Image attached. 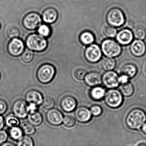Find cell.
<instances>
[{
	"label": "cell",
	"mask_w": 146,
	"mask_h": 146,
	"mask_svg": "<svg viewBox=\"0 0 146 146\" xmlns=\"http://www.w3.org/2000/svg\"><path fill=\"white\" fill-rule=\"evenodd\" d=\"M146 122V113L140 108L131 110L125 119L127 127L131 130L139 129Z\"/></svg>",
	"instance_id": "6da1fadb"
},
{
	"label": "cell",
	"mask_w": 146,
	"mask_h": 146,
	"mask_svg": "<svg viewBox=\"0 0 146 146\" xmlns=\"http://www.w3.org/2000/svg\"><path fill=\"white\" fill-rule=\"evenodd\" d=\"M26 43L29 49L36 52L45 50L48 45L47 42L44 37L36 34L30 35L27 37Z\"/></svg>",
	"instance_id": "7a4b0ae2"
},
{
	"label": "cell",
	"mask_w": 146,
	"mask_h": 146,
	"mask_svg": "<svg viewBox=\"0 0 146 146\" xmlns=\"http://www.w3.org/2000/svg\"><path fill=\"white\" fill-rule=\"evenodd\" d=\"M102 51L105 56L108 58L117 57L121 52L120 45L113 40H105L102 43Z\"/></svg>",
	"instance_id": "3957f363"
},
{
	"label": "cell",
	"mask_w": 146,
	"mask_h": 146,
	"mask_svg": "<svg viewBox=\"0 0 146 146\" xmlns=\"http://www.w3.org/2000/svg\"><path fill=\"white\" fill-rule=\"evenodd\" d=\"M105 101L109 107L117 108L119 107L123 104V95L117 90L111 89L108 90L105 96Z\"/></svg>",
	"instance_id": "277c9868"
},
{
	"label": "cell",
	"mask_w": 146,
	"mask_h": 146,
	"mask_svg": "<svg viewBox=\"0 0 146 146\" xmlns=\"http://www.w3.org/2000/svg\"><path fill=\"white\" fill-rule=\"evenodd\" d=\"M106 19L108 23L112 27H120L125 22L123 13L122 10L116 7L112 8L108 11Z\"/></svg>",
	"instance_id": "5b68a950"
},
{
	"label": "cell",
	"mask_w": 146,
	"mask_h": 146,
	"mask_svg": "<svg viewBox=\"0 0 146 146\" xmlns=\"http://www.w3.org/2000/svg\"><path fill=\"white\" fill-rule=\"evenodd\" d=\"M55 73V68L52 65L49 64H45L38 69L37 78L42 83H48L53 79Z\"/></svg>",
	"instance_id": "8992f818"
},
{
	"label": "cell",
	"mask_w": 146,
	"mask_h": 146,
	"mask_svg": "<svg viewBox=\"0 0 146 146\" xmlns=\"http://www.w3.org/2000/svg\"><path fill=\"white\" fill-rule=\"evenodd\" d=\"M42 19L40 16L36 13H29L24 18L23 23L27 29L35 30L41 25Z\"/></svg>",
	"instance_id": "52a82bcc"
},
{
	"label": "cell",
	"mask_w": 146,
	"mask_h": 146,
	"mask_svg": "<svg viewBox=\"0 0 146 146\" xmlns=\"http://www.w3.org/2000/svg\"><path fill=\"white\" fill-rule=\"evenodd\" d=\"M86 59L91 63L98 62L102 57V51L96 44H92L87 48L85 52Z\"/></svg>",
	"instance_id": "ba28073f"
},
{
	"label": "cell",
	"mask_w": 146,
	"mask_h": 146,
	"mask_svg": "<svg viewBox=\"0 0 146 146\" xmlns=\"http://www.w3.org/2000/svg\"><path fill=\"white\" fill-rule=\"evenodd\" d=\"M119 77L117 73L112 71H108L102 76V80L106 88L113 89L117 88L119 84Z\"/></svg>",
	"instance_id": "9c48e42d"
},
{
	"label": "cell",
	"mask_w": 146,
	"mask_h": 146,
	"mask_svg": "<svg viewBox=\"0 0 146 146\" xmlns=\"http://www.w3.org/2000/svg\"><path fill=\"white\" fill-rule=\"evenodd\" d=\"M12 109L14 115L19 118H25L29 114L28 106L23 100H18L15 101L13 105Z\"/></svg>",
	"instance_id": "30bf717a"
},
{
	"label": "cell",
	"mask_w": 146,
	"mask_h": 146,
	"mask_svg": "<svg viewBox=\"0 0 146 146\" xmlns=\"http://www.w3.org/2000/svg\"><path fill=\"white\" fill-rule=\"evenodd\" d=\"M24 48V44L23 41L17 38H13L8 44V52L11 55L15 57L22 54Z\"/></svg>",
	"instance_id": "8fae6325"
},
{
	"label": "cell",
	"mask_w": 146,
	"mask_h": 146,
	"mask_svg": "<svg viewBox=\"0 0 146 146\" xmlns=\"http://www.w3.org/2000/svg\"><path fill=\"white\" fill-rule=\"evenodd\" d=\"M46 118L49 123L56 126L60 125L63 123L64 116L59 110L52 108L47 113Z\"/></svg>",
	"instance_id": "7c38bea8"
},
{
	"label": "cell",
	"mask_w": 146,
	"mask_h": 146,
	"mask_svg": "<svg viewBox=\"0 0 146 146\" xmlns=\"http://www.w3.org/2000/svg\"><path fill=\"white\" fill-rule=\"evenodd\" d=\"M76 119L80 123H86L89 122L92 117L90 110L85 107L78 108L75 112Z\"/></svg>",
	"instance_id": "4fadbf2b"
},
{
	"label": "cell",
	"mask_w": 146,
	"mask_h": 146,
	"mask_svg": "<svg viewBox=\"0 0 146 146\" xmlns=\"http://www.w3.org/2000/svg\"><path fill=\"white\" fill-rule=\"evenodd\" d=\"M130 51L134 56L141 57L146 52V44L142 40H135L131 45Z\"/></svg>",
	"instance_id": "5bb4252c"
},
{
	"label": "cell",
	"mask_w": 146,
	"mask_h": 146,
	"mask_svg": "<svg viewBox=\"0 0 146 146\" xmlns=\"http://www.w3.org/2000/svg\"><path fill=\"white\" fill-rule=\"evenodd\" d=\"M77 104L75 98L70 96H66L63 97L60 101L61 108L66 112L73 111L76 107Z\"/></svg>",
	"instance_id": "9a60e30c"
},
{
	"label": "cell",
	"mask_w": 146,
	"mask_h": 146,
	"mask_svg": "<svg viewBox=\"0 0 146 146\" xmlns=\"http://www.w3.org/2000/svg\"><path fill=\"white\" fill-rule=\"evenodd\" d=\"M133 35L131 31L129 29H124L119 32L116 36V40L119 44L127 45L131 42Z\"/></svg>",
	"instance_id": "2e32d148"
},
{
	"label": "cell",
	"mask_w": 146,
	"mask_h": 146,
	"mask_svg": "<svg viewBox=\"0 0 146 146\" xmlns=\"http://www.w3.org/2000/svg\"><path fill=\"white\" fill-rule=\"evenodd\" d=\"M42 95L38 90H29L27 92L25 95V100L29 103H34L37 106L40 105L43 102Z\"/></svg>",
	"instance_id": "e0dca14e"
},
{
	"label": "cell",
	"mask_w": 146,
	"mask_h": 146,
	"mask_svg": "<svg viewBox=\"0 0 146 146\" xmlns=\"http://www.w3.org/2000/svg\"><path fill=\"white\" fill-rule=\"evenodd\" d=\"M86 84L90 87H96L101 84V76L98 72H91L88 73L84 78Z\"/></svg>",
	"instance_id": "ac0fdd59"
},
{
	"label": "cell",
	"mask_w": 146,
	"mask_h": 146,
	"mask_svg": "<svg viewBox=\"0 0 146 146\" xmlns=\"http://www.w3.org/2000/svg\"><path fill=\"white\" fill-rule=\"evenodd\" d=\"M58 12L56 10L52 8L46 9L42 13L43 21L47 23H52L58 18Z\"/></svg>",
	"instance_id": "d6986e66"
},
{
	"label": "cell",
	"mask_w": 146,
	"mask_h": 146,
	"mask_svg": "<svg viewBox=\"0 0 146 146\" xmlns=\"http://www.w3.org/2000/svg\"><path fill=\"white\" fill-rule=\"evenodd\" d=\"M106 90L104 88L99 86L94 87L91 89L90 96L94 100L100 101L105 97Z\"/></svg>",
	"instance_id": "ffe728a7"
},
{
	"label": "cell",
	"mask_w": 146,
	"mask_h": 146,
	"mask_svg": "<svg viewBox=\"0 0 146 146\" xmlns=\"http://www.w3.org/2000/svg\"><path fill=\"white\" fill-rule=\"evenodd\" d=\"M29 123L34 126H39L42 123L43 118L42 115L37 111L29 113L28 115Z\"/></svg>",
	"instance_id": "44dd1931"
},
{
	"label": "cell",
	"mask_w": 146,
	"mask_h": 146,
	"mask_svg": "<svg viewBox=\"0 0 146 146\" xmlns=\"http://www.w3.org/2000/svg\"><path fill=\"white\" fill-rule=\"evenodd\" d=\"M137 70L135 65L128 64L125 65L121 70L122 75L126 76L128 78L133 77L136 74Z\"/></svg>",
	"instance_id": "7402d4cb"
},
{
	"label": "cell",
	"mask_w": 146,
	"mask_h": 146,
	"mask_svg": "<svg viewBox=\"0 0 146 146\" xmlns=\"http://www.w3.org/2000/svg\"><path fill=\"white\" fill-rule=\"evenodd\" d=\"M119 90L122 94L126 97L131 96L134 92L133 85L129 82L121 84V85H119Z\"/></svg>",
	"instance_id": "603a6c76"
},
{
	"label": "cell",
	"mask_w": 146,
	"mask_h": 146,
	"mask_svg": "<svg viewBox=\"0 0 146 146\" xmlns=\"http://www.w3.org/2000/svg\"><path fill=\"white\" fill-rule=\"evenodd\" d=\"M80 40L81 42L84 45H90L94 41V35L91 32L85 31L81 34Z\"/></svg>",
	"instance_id": "cb8c5ba5"
},
{
	"label": "cell",
	"mask_w": 146,
	"mask_h": 146,
	"mask_svg": "<svg viewBox=\"0 0 146 146\" xmlns=\"http://www.w3.org/2000/svg\"><path fill=\"white\" fill-rule=\"evenodd\" d=\"M23 133L22 129L18 126L11 127L9 132L11 137L14 140H19L23 137Z\"/></svg>",
	"instance_id": "d4e9b609"
},
{
	"label": "cell",
	"mask_w": 146,
	"mask_h": 146,
	"mask_svg": "<svg viewBox=\"0 0 146 146\" xmlns=\"http://www.w3.org/2000/svg\"><path fill=\"white\" fill-rule=\"evenodd\" d=\"M133 35L138 40H143L146 36V31L143 26L138 25L133 30Z\"/></svg>",
	"instance_id": "484cf974"
},
{
	"label": "cell",
	"mask_w": 146,
	"mask_h": 146,
	"mask_svg": "<svg viewBox=\"0 0 146 146\" xmlns=\"http://www.w3.org/2000/svg\"><path fill=\"white\" fill-rule=\"evenodd\" d=\"M116 65V62L112 58H107L102 60V66L106 71H111L113 70Z\"/></svg>",
	"instance_id": "4316f807"
},
{
	"label": "cell",
	"mask_w": 146,
	"mask_h": 146,
	"mask_svg": "<svg viewBox=\"0 0 146 146\" xmlns=\"http://www.w3.org/2000/svg\"><path fill=\"white\" fill-rule=\"evenodd\" d=\"M21 129L23 132L26 135H33L35 132V128L33 125L30 123L24 122L21 125Z\"/></svg>",
	"instance_id": "83f0119b"
},
{
	"label": "cell",
	"mask_w": 146,
	"mask_h": 146,
	"mask_svg": "<svg viewBox=\"0 0 146 146\" xmlns=\"http://www.w3.org/2000/svg\"><path fill=\"white\" fill-rule=\"evenodd\" d=\"M5 123L7 126L11 128L19 125V120L15 115L10 114L6 118Z\"/></svg>",
	"instance_id": "f1b7e54d"
},
{
	"label": "cell",
	"mask_w": 146,
	"mask_h": 146,
	"mask_svg": "<svg viewBox=\"0 0 146 146\" xmlns=\"http://www.w3.org/2000/svg\"><path fill=\"white\" fill-rule=\"evenodd\" d=\"M17 146H34V141L29 135L24 136L19 140Z\"/></svg>",
	"instance_id": "f546056e"
},
{
	"label": "cell",
	"mask_w": 146,
	"mask_h": 146,
	"mask_svg": "<svg viewBox=\"0 0 146 146\" xmlns=\"http://www.w3.org/2000/svg\"><path fill=\"white\" fill-rule=\"evenodd\" d=\"M103 33L108 38H113L117 35V30L112 26H107L103 29Z\"/></svg>",
	"instance_id": "4dcf8cb0"
},
{
	"label": "cell",
	"mask_w": 146,
	"mask_h": 146,
	"mask_svg": "<svg viewBox=\"0 0 146 146\" xmlns=\"http://www.w3.org/2000/svg\"><path fill=\"white\" fill-rule=\"evenodd\" d=\"M38 32L43 37H48L51 34V30L48 25L43 24L39 26Z\"/></svg>",
	"instance_id": "1f68e13d"
},
{
	"label": "cell",
	"mask_w": 146,
	"mask_h": 146,
	"mask_svg": "<svg viewBox=\"0 0 146 146\" xmlns=\"http://www.w3.org/2000/svg\"><path fill=\"white\" fill-rule=\"evenodd\" d=\"M7 34L10 38L13 39L17 38L19 35V30L15 26H11L7 29Z\"/></svg>",
	"instance_id": "d6a6232c"
},
{
	"label": "cell",
	"mask_w": 146,
	"mask_h": 146,
	"mask_svg": "<svg viewBox=\"0 0 146 146\" xmlns=\"http://www.w3.org/2000/svg\"><path fill=\"white\" fill-rule=\"evenodd\" d=\"M42 106L45 109L48 110L52 109L54 106L55 102L53 99L50 97H46L43 99L42 102Z\"/></svg>",
	"instance_id": "836d02e7"
},
{
	"label": "cell",
	"mask_w": 146,
	"mask_h": 146,
	"mask_svg": "<svg viewBox=\"0 0 146 146\" xmlns=\"http://www.w3.org/2000/svg\"><path fill=\"white\" fill-rule=\"evenodd\" d=\"M33 58L34 54L31 50H25L22 55V60L25 63H28L31 62Z\"/></svg>",
	"instance_id": "e575fe53"
},
{
	"label": "cell",
	"mask_w": 146,
	"mask_h": 146,
	"mask_svg": "<svg viewBox=\"0 0 146 146\" xmlns=\"http://www.w3.org/2000/svg\"><path fill=\"white\" fill-rule=\"evenodd\" d=\"M63 123L65 126L68 127H73L76 123L75 118L72 116L67 115L63 119Z\"/></svg>",
	"instance_id": "d590c367"
},
{
	"label": "cell",
	"mask_w": 146,
	"mask_h": 146,
	"mask_svg": "<svg viewBox=\"0 0 146 146\" xmlns=\"http://www.w3.org/2000/svg\"><path fill=\"white\" fill-rule=\"evenodd\" d=\"M91 114L95 117L100 116L102 113V109L100 106L94 105L92 106L90 109Z\"/></svg>",
	"instance_id": "8d00e7d4"
},
{
	"label": "cell",
	"mask_w": 146,
	"mask_h": 146,
	"mask_svg": "<svg viewBox=\"0 0 146 146\" xmlns=\"http://www.w3.org/2000/svg\"><path fill=\"white\" fill-rule=\"evenodd\" d=\"M86 75V72L84 69L79 68L75 71L74 76L77 79L79 80H83Z\"/></svg>",
	"instance_id": "74e56055"
},
{
	"label": "cell",
	"mask_w": 146,
	"mask_h": 146,
	"mask_svg": "<svg viewBox=\"0 0 146 146\" xmlns=\"http://www.w3.org/2000/svg\"><path fill=\"white\" fill-rule=\"evenodd\" d=\"M7 109V105L6 102L3 100L0 99V115L4 114Z\"/></svg>",
	"instance_id": "f35d334b"
},
{
	"label": "cell",
	"mask_w": 146,
	"mask_h": 146,
	"mask_svg": "<svg viewBox=\"0 0 146 146\" xmlns=\"http://www.w3.org/2000/svg\"><path fill=\"white\" fill-rule=\"evenodd\" d=\"M8 138V134L5 130H0V145L5 142Z\"/></svg>",
	"instance_id": "ab89813d"
},
{
	"label": "cell",
	"mask_w": 146,
	"mask_h": 146,
	"mask_svg": "<svg viewBox=\"0 0 146 146\" xmlns=\"http://www.w3.org/2000/svg\"><path fill=\"white\" fill-rule=\"evenodd\" d=\"M37 105L34 103H29V106H28V110L29 113L35 111L37 110Z\"/></svg>",
	"instance_id": "60d3db41"
},
{
	"label": "cell",
	"mask_w": 146,
	"mask_h": 146,
	"mask_svg": "<svg viewBox=\"0 0 146 146\" xmlns=\"http://www.w3.org/2000/svg\"><path fill=\"white\" fill-rule=\"evenodd\" d=\"M125 27L127 29H131L134 26V23L132 20L129 19L125 23Z\"/></svg>",
	"instance_id": "b9f144b4"
},
{
	"label": "cell",
	"mask_w": 146,
	"mask_h": 146,
	"mask_svg": "<svg viewBox=\"0 0 146 146\" xmlns=\"http://www.w3.org/2000/svg\"><path fill=\"white\" fill-rule=\"evenodd\" d=\"M129 78L126 76L123 75H122L121 76L119 77V82L121 84H124L128 82H129V81H129Z\"/></svg>",
	"instance_id": "7bdbcfd3"
},
{
	"label": "cell",
	"mask_w": 146,
	"mask_h": 146,
	"mask_svg": "<svg viewBox=\"0 0 146 146\" xmlns=\"http://www.w3.org/2000/svg\"><path fill=\"white\" fill-rule=\"evenodd\" d=\"M5 125V121L2 116L0 115V130H1Z\"/></svg>",
	"instance_id": "ee69618b"
},
{
	"label": "cell",
	"mask_w": 146,
	"mask_h": 146,
	"mask_svg": "<svg viewBox=\"0 0 146 146\" xmlns=\"http://www.w3.org/2000/svg\"><path fill=\"white\" fill-rule=\"evenodd\" d=\"M1 146H16L15 144H13L12 143L10 142H5L3 144H1Z\"/></svg>",
	"instance_id": "f6af8a7d"
},
{
	"label": "cell",
	"mask_w": 146,
	"mask_h": 146,
	"mask_svg": "<svg viewBox=\"0 0 146 146\" xmlns=\"http://www.w3.org/2000/svg\"><path fill=\"white\" fill-rule=\"evenodd\" d=\"M142 130L143 133L146 135V123H145L143 124V125L142 128Z\"/></svg>",
	"instance_id": "bcb514c9"
},
{
	"label": "cell",
	"mask_w": 146,
	"mask_h": 146,
	"mask_svg": "<svg viewBox=\"0 0 146 146\" xmlns=\"http://www.w3.org/2000/svg\"><path fill=\"white\" fill-rule=\"evenodd\" d=\"M137 146H146V143L143 142L139 143Z\"/></svg>",
	"instance_id": "7dc6e473"
},
{
	"label": "cell",
	"mask_w": 146,
	"mask_h": 146,
	"mask_svg": "<svg viewBox=\"0 0 146 146\" xmlns=\"http://www.w3.org/2000/svg\"><path fill=\"white\" fill-rule=\"evenodd\" d=\"M0 29H1V25H0Z\"/></svg>",
	"instance_id": "c3c4849f"
},
{
	"label": "cell",
	"mask_w": 146,
	"mask_h": 146,
	"mask_svg": "<svg viewBox=\"0 0 146 146\" xmlns=\"http://www.w3.org/2000/svg\"></svg>",
	"instance_id": "681fc988"
}]
</instances>
